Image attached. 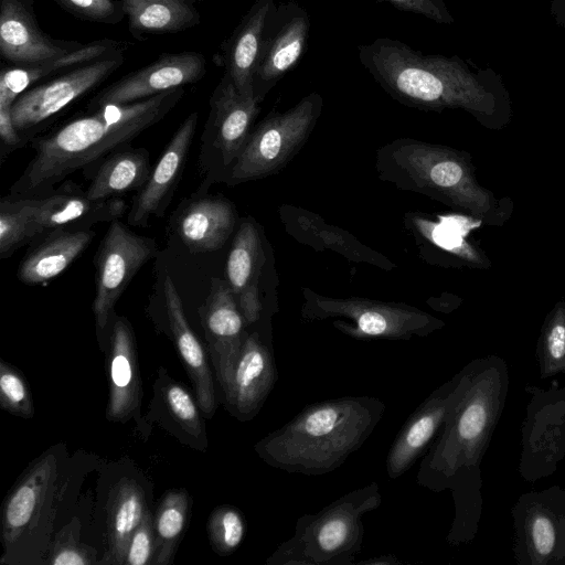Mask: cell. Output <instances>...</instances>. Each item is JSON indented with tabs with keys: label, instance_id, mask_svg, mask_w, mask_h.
Wrapping results in <instances>:
<instances>
[{
	"label": "cell",
	"instance_id": "46",
	"mask_svg": "<svg viewBox=\"0 0 565 565\" xmlns=\"http://www.w3.org/2000/svg\"><path fill=\"white\" fill-rule=\"evenodd\" d=\"M358 564H366V565H394L399 564V561L394 555H381L376 557H372L370 559L361 561Z\"/></svg>",
	"mask_w": 565,
	"mask_h": 565
},
{
	"label": "cell",
	"instance_id": "20",
	"mask_svg": "<svg viewBox=\"0 0 565 565\" xmlns=\"http://www.w3.org/2000/svg\"><path fill=\"white\" fill-rule=\"evenodd\" d=\"M461 379L460 370L435 388L408 416L386 456V471L391 479L402 477L427 451L458 397Z\"/></svg>",
	"mask_w": 565,
	"mask_h": 565
},
{
	"label": "cell",
	"instance_id": "4",
	"mask_svg": "<svg viewBox=\"0 0 565 565\" xmlns=\"http://www.w3.org/2000/svg\"><path fill=\"white\" fill-rule=\"evenodd\" d=\"M374 396H342L307 405L254 450L268 466L289 473L327 475L359 450L384 416Z\"/></svg>",
	"mask_w": 565,
	"mask_h": 565
},
{
	"label": "cell",
	"instance_id": "11",
	"mask_svg": "<svg viewBox=\"0 0 565 565\" xmlns=\"http://www.w3.org/2000/svg\"><path fill=\"white\" fill-rule=\"evenodd\" d=\"M157 254L153 238L138 235L118 218L109 222L94 257L96 292L93 311L99 345L107 334L118 299L139 269Z\"/></svg>",
	"mask_w": 565,
	"mask_h": 565
},
{
	"label": "cell",
	"instance_id": "12",
	"mask_svg": "<svg viewBox=\"0 0 565 565\" xmlns=\"http://www.w3.org/2000/svg\"><path fill=\"white\" fill-rule=\"evenodd\" d=\"M519 472L527 482L552 476L565 457V386L526 384Z\"/></svg>",
	"mask_w": 565,
	"mask_h": 565
},
{
	"label": "cell",
	"instance_id": "3",
	"mask_svg": "<svg viewBox=\"0 0 565 565\" xmlns=\"http://www.w3.org/2000/svg\"><path fill=\"white\" fill-rule=\"evenodd\" d=\"M173 88L126 105H107L68 121L33 141L35 154L11 188L9 196L39 198L79 169L128 147L141 132L159 122L184 96Z\"/></svg>",
	"mask_w": 565,
	"mask_h": 565
},
{
	"label": "cell",
	"instance_id": "31",
	"mask_svg": "<svg viewBox=\"0 0 565 565\" xmlns=\"http://www.w3.org/2000/svg\"><path fill=\"white\" fill-rule=\"evenodd\" d=\"M120 49V43L110 39H102L83 44L79 49L52 60L2 68L0 75V108L12 109V105L22 93L28 90L36 81L53 72L86 64Z\"/></svg>",
	"mask_w": 565,
	"mask_h": 565
},
{
	"label": "cell",
	"instance_id": "32",
	"mask_svg": "<svg viewBox=\"0 0 565 565\" xmlns=\"http://www.w3.org/2000/svg\"><path fill=\"white\" fill-rule=\"evenodd\" d=\"M152 168L147 149L121 148L103 159L85 192L93 200H109L139 191L148 181Z\"/></svg>",
	"mask_w": 565,
	"mask_h": 565
},
{
	"label": "cell",
	"instance_id": "34",
	"mask_svg": "<svg viewBox=\"0 0 565 565\" xmlns=\"http://www.w3.org/2000/svg\"><path fill=\"white\" fill-rule=\"evenodd\" d=\"M190 497L184 489H171L162 497L153 515L154 554L151 565L173 562L190 514Z\"/></svg>",
	"mask_w": 565,
	"mask_h": 565
},
{
	"label": "cell",
	"instance_id": "45",
	"mask_svg": "<svg viewBox=\"0 0 565 565\" xmlns=\"http://www.w3.org/2000/svg\"><path fill=\"white\" fill-rule=\"evenodd\" d=\"M550 14L562 29H565V0H551Z\"/></svg>",
	"mask_w": 565,
	"mask_h": 565
},
{
	"label": "cell",
	"instance_id": "9",
	"mask_svg": "<svg viewBox=\"0 0 565 565\" xmlns=\"http://www.w3.org/2000/svg\"><path fill=\"white\" fill-rule=\"evenodd\" d=\"M322 108V96L312 92L288 110L268 114L253 128L223 180L235 185L278 173L303 147Z\"/></svg>",
	"mask_w": 565,
	"mask_h": 565
},
{
	"label": "cell",
	"instance_id": "33",
	"mask_svg": "<svg viewBox=\"0 0 565 565\" xmlns=\"http://www.w3.org/2000/svg\"><path fill=\"white\" fill-rule=\"evenodd\" d=\"M135 38L174 33L201 22L193 0H119Z\"/></svg>",
	"mask_w": 565,
	"mask_h": 565
},
{
	"label": "cell",
	"instance_id": "17",
	"mask_svg": "<svg viewBox=\"0 0 565 565\" xmlns=\"http://www.w3.org/2000/svg\"><path fill=\"white\" fill-rule=\"evenodd\" d=\"M109 397L106 418L114 423L136 422L142 429V385L135 333L126 317L114 315L105 339Z\"/></svg>",
	"mask_w": 565,
	"mask_h": 565
},
{
	"label": "cell",
	"instance_id": "29",
	"mask_svg": "<svg viewBox=\"0 0 565 565\" xmlns=\"http://www.w3.org/2000/svg\"><path fill=\"white\" fill-rule=\"evenodd\" d=\"M147 509L145 492L136 480L122 478L115 484L106 510L107 550L98 564H125L130 537Z\"/></svg>",
	"mask_w": 565,
	"mask_h": 565
},
{
	"label": "cell",
	"instance_id": "2",
	"mask_svg": "<svg viewBox=\"0 0 565 565\" xmlns=\"http://www.w3.org/2000/svg\"><path fill=\"white\" fill-rule=\"evenodd\" d=\"M358 56L393 99L420 110L463 109L490 121L509 109L502 76L458 55L424 54L404 42L379 38L358 47Z\"/></svg>",
	"mask_w": 565,
	"mask_h": 565
},
{
	"label": "cell",
	"instance_id": "27",
	"mask_svg": "<svg viewBox=\"0 0 565 565\" xmlns=\"http://www.w3.org/2000/svg\"><path fill=\"white\" fill-rule=\"evenodd\" d=\"M163 295L170 334L192 383L199 407L205 418H212L216 409V396L212 371L199 339L185 318L179 292L167 276Z\"/></svg>",
	"mask_w": 565,
	"mask_h": 565
},
{
	"label": "cell",
	"instance_id": "39",
	"mask_svg": "<svg viewBox=\"0 0 565 565\" xmlns=\"http://www.w3.org/2000/svg\"><path fill=\"white\" fill-rule=\"evenodd\" d=\"M97 552L79 540V521L74 519L54 537L49 548L46 564L50 565H93L98 564Z\"/></svg>",
	"mask_w": 565,
	"mask_h": 565
},
{
	"label": "cell",
	"instance_id": "6",
	"mask_svg": "<svg viewBox=\"0 0 565 565\" xmlns=\"http://www.w3.org/2000/svg\"><path fill=\"white\" fill-rule=\"evenodd\" d=\"M382 504L377 482L354 489L317 513L301 515L294 535L280 543L266 565H352L361 552L364 514Z\"/></svg>",
	"mask_w": 565,
	"mask_h": 565
},
{
	"label": "cell",
	"instance_id": "44",
	"mask_svg": "<svg viewBox=\"0 0 565 565\" xmlns=\"http://www.w3.org/2000/svg\"><path fill=\"white\" fill-rule=\"evenodd\" d=\"M0 138L3 147L10 150L18 148L22 141V137L13 125L9 108H0Z\"/></svg>",
	"mask_w": 565,
	"mask_h": 565
},
{
	"label": "cell",
	"instance_id": "41",
	"mask_svg": "<svg viewBox=\"0 0 565 565\" xmlns=\"http://www.w3.org/2000/svg\"><path fill=\"white\" fill-rule=\"evenodd\" d=\"M78 19L104 24H117L126 17L119 0H54Z\"/></svg>",
	"mask_w": 565,
	"mask_h": 565
},
{
	"label": "cell",
	"instance_id": "1",
	"mask_svg": "<svg viewBox=\"0 0 565 565\" xmlns=\"http://www.w3.org/2000/svg\"><path fill=\"white\" fill-rule=\"evenodd\" d=\"M461 373L458 397L416 475L420 487L451 492L455 516L446 535L451 546L470 543L477 535L483 505L480 467L510 384L505 361L494 354L468 362Z\"/></svg>",
	"mask_w": 565,
	"mask_h": 565
},
{
	"label": "cell",
	"instance_id": "42",
	"mask_svg": "<svg viewBox=\"0 0 565 565\" xmlns=\"http://www.w3.org/2000/svg\"><path fill=\"white\" fill-rule=\"evenodd\" d=\"M154 554L153 515L149 509L132 533L126 554L127 565H148Z\"/></svg>",
	"mask_w": 565,
	"mask_h": 565
},
{
	"label": "cell",
	"instance_id": "24",
	"mask_svg": "<svg viewBox=\"0 0 565 565\" xmlns=\"http://www.w3.org/2000/svg\"><path fill=\"white\" fill-rule=\"evenodd\" d=\"M198 401L180 382L172 379L166 369L160 367L153 383V397L143 416L140 435L150 433L158 423L168 434L181 444L199 451L207 448V436Z\"/></svg>",
	"mask_w": 565,
	"mask_h": 565
},
{
	"label": "cell",
	"instance_id": "18",
	"mask_svg": "<svg viewBox=\"0 0 565 565\" xmlns=\"http://www.w3.org/2000/svg\"><path fill=\"white\" fill-rule=\"evenodd\" d=\"M206 60L200 52L164 54L152 64L121 77L100 90L89 103L98 109L107 105H126L160 93L184 87L203 78Z\"/></svg>",
	"mask_w": 565,
	"mask_h": 565
},
{
	"label": "cell",
	"instance_id": "35",
	"mask_svg": "<svg viewBox=\"0 0 565 565\" xmlns=\"http://www.w3.org/2000/svg\"><path fill=\"white\" fill-rule=\"evenodd\" d=\"M405 221L418 242L427 243L466 262H483L477 249L466 241V234L447 216H439V222H434L422 214L409 213Z\"/></svg>",
	"mask_w": 565,
	"mask_h": 565
},
{
	"label": "cell",
	"instance_id": "23",
	"mask_svg": "<svg viewBox=\"0 0 565 565\" xmlns=\"http://www.w3.org/2000/svg\"><path fill=\"white\" fill-rule=\"evenodd\" d=\"M82 45L44 33L38 24L33 0H0V53L11 64L41 63Z\"/></svg>",
	"mask_w": 565,
	"mask_h": 565
},
{
	"label": "cell",
	"instance_id": "36",
	"mask_svg": "<svg viewBox=\"0 0 565 565\" xmlns=\"http://www.w3.org/2000/svg\"><path fill=\"white\" fill-rule=\"evenodd\" d=\"M539 377L565 374V302L559 301L546 317L536 344Z\"/></svg>",
	"mask_w": 565,
	"mask_h": 565
},
{
	"label": "cell",
	"instance_id": "43",
	"mask_svg": "<svg viewBox=\"0 0 565 565\" xmlns=\"http://www.w3.org/2000/svg\"><path fill=\"white\" fill-rule=\"evenodd\" d=\"M397 10L423 15L439 24H452L455 19L444 0H377Z\"/></svg>",
	"mask_w": 565,
	"mask_h": 565
},
{
	"label": "cell",
	"instance_id": "40",
	"mask_svg": "<svg viewBox=\"0 0 565 565\" xmlns=\"http://www.w3.org/2000/svg\"><path fill=\"white\" fill-rule=\"evenodd\" d=\"M0 407L22 418L34 416V405L28 381L23 374L0 360Z\"/></svg>",
	"mask_w": 565,
	"mask_h": 565
},
{
	"label": "cell",
	"instance_id": "30",
	"mask_svg": "<svg viewBox=\"0 0 565 565\" xmlns=\"http://www.w3.org/2000/svg\"><path fill=\"white\" fill-rule=\"evenodd\" d=\"M95 232L90 228L52 232L21 262L20 281L28 285L45 284L63 273L90 244Z\"/></svg>",
	"mask_w": 565,
	"mask_h": 565
},
{
	"label": "cell",
	"instance_id": "37",
	"mask_svg": "<svg viewBox=\"0 0 565 565\" xmlns=\"http://www.w3.org/2000/svg\"><path fill=\"white\" fill-rule=\"evenodd\" d=\"M28 198H3L0 202V258L34 241Z\"/></svg>",
	"mask_w": 565,
	"mask_h": 565
},
{
	"label": "cell",
	"instance_id": "25",
	"mask_svg": "<svg viewBox=\"0 0 565 565\" xmlns=\"http://www.w3.org/2000/svg\"><path fill=\"white\" fill-rule=\"evenodd\" d=\"M266 262L259 228L254 220L244 218L232 242L226 259V282L233 292L247 328L263 313L259 280Z\"/></svg>",
	"mask_w": 565,
	"mask_h": 565
},
{
	"label": "cell",
	"instance_id": "22",
	"mask_svg": "<svg viewBox=\"0 0 565 565\" xmlns=\"http://www.w3.org/2000/svg\"><path fill=\"white\" fill-rule=\"evenodd\" d=\"M196 125L198 114L191 113L179 126L148 181L137 192L127 214L129 225L147 227L152 216H163L181 179Z\"/></svg>",
	"mask_w": 565,
	"mask_h": 565
},
{
	"label": "cell",
	"instance_id": "28",
	"mask_svg": "<svg viewBox=\"0 0 565 565\" xmlns=\"http://www.w3.org/2000/svg\"><path fill=\"white\" fill-rule=\"evenodd\" d=\"M275 6L274 0H256L224 44V74L231 78L239 94L245 97L254 98V74L262 50L265 26Z\"/></svg>",
	"mask_w": 565,
	"mask_h": 565
},
{
	"label": "cell",
	"instance_id": "19",
	"mask_svg": "<svg viewBox=\"0 0 565 565\" xmlns=\"http://www.w3.org/2000/svg\"><path fill=\"white\" fill-rule=\"evenodd\" d=\"M216 381L223 391L237 363L247 323L226 280L214 277L204 303L199 308Z\"/></svg>",
	"mask_w": 565,
	"mask_h": 565
},
{
	"label": "cell",
	"instance_id": "5",
	"mask_svg": "<svg viewBox=\"0 0 565 565\" xmlns=\"http://www.w3.org/2000/svg\"><path fill=\"white\" fill-rule=\"evenodd\" d=\"M382 181L419 193L482 217L490 212V193L481 188L466 157L445 146L398 138L376 151Z\"/></svg>",
	"mask_w": 565,
	"mask_h": 565
},
{
	"label": "cell",
	"instance_id": "38",
	"mask_svg": "<svg viewBox=\"0 0 565 565\" xmlns=\"http://www.w3.org/2000/svg\"><path fill=\"white\" fill-rule=\"evenodd\" d=\"M206 529L212 548L218 555H230L243 542L246 524L237 508L225 504L212 511Z\"/></svg>",
	"mask_w": 565,
	"mask_h": 565
},
{
	"label": "cell",
	"instance_id": "10",
	"mask_svg": "<svg viewBox=\"0 0 565 565\" xmlns=\"http://www.w3.org/2000/svg\"><path fill=\"white\" fill-rule=\"evenodd\" d=\"M511 516L516 564L565 565V487L520 494Z\"/></svg>",
	"mask_w": 565,
	"mask_h": 565
},
{
	"label": "cell",
	"instance_id": "7",
	"mask_svg": "<svg viewBox=\"0 0 565 565\" xmlns=\"http://www.w3.org/2000/svg\"><path fill=\"white\" fill-rule=\"evenodd\" d=\"M65 448L51 447L31 462L8 493L1 515V563H36L49 546L50 523L63 471Z\"/></svg>",
	"mask_w": 565,
	"mask_h": 565
},
{
	"label": "cell",
	"instance_id": "16",
	"mask_svg": "<svg viewBox=\"0 0 565 565\" xmlns=\"http://www.w3.org/2000/svg\"><path fill=\"white\" fill-rule=\"evenodd\" d=\"M277 376L269 332L248 329L233 375L222 391L226 411L239 422L253 419L271 393Z\"/></svg>",
	"mask_w": 565,
	"mask_h": 565
},
{
	"label": "cell",
	"instance_id": "15",
	"mask_svg": "<svg viewBox=\"0 0 565 565\" xmlns=\"http://www.w3.org/2000/svg\"><path fill=\"white\" fill-rule=\"evenodd\" d=\"M309 30V15L299 3L289 1L274 7L253 79L254 98L258 104L298 64L307 49Z\"/></svg>",
	"mask_w": 565,
	"mask_h": 565
},
{
	"label": "cell",
	"instance_id": "21",
	"mask_svg": "<svg viewBox=\"0 0 565 565\" xmlns=\"http://www.w3.org/2000/svg\"><path fill=\"white\" fill-rule=\"evenodd\" d=\"M34 238L60 230L89 228L100 222L117 220L127 211L124 200H93L74 183L39 198H28Z\"/></svg>",
	"mask_w": 565,
	"mask_h": 565
},
{
	"label": "cell",
	"instance_id": "26",
	"mask_svg": "<svg viewBox=\"0 0 565 565\" xmlns=\"http://www.w3.org/2000/svg\"><path fill=\"white\" fill-rule=\"evenodd\" d=\"M232 202L218 195H202L183 201L175 212V231L192 254L222 248L236 225Z\"/></svg>",
	"mask_w": 565,
	"mask_h": 565
},
{
	"label": "cell",
	"instance_id": "14",
	"mask_svg": "<svg viewBox=\"0 0 565 565\" xmlns=\"http://www.w3.org/2000/svg\"><path fill=\"white\" fill-rule=\"evenodd\" d=\"M125 61L122 49L95 61L70 68L57 78L22 93L12 105V121L22 137L52 118L67 105L85 95L107 77Z\"/></svg>",
	"mask_w": 565,
	"mask_h": 565
},
{
	"label": "cell",
	"instance_id": "8",
	"mask_svg": "<svg viewBox=\"0 0 565 565\" xmlns=\"http://www.w3.org/2000/svg\"><path fill=\"white\" fill-rule=\"evenodd\" d=\"M306 321L337 318L333 327L356 340H409L427 337L445 322L414 306L361 297L334 298L302 289Z\"/></svg>",
	"mask_w": 565,
	"mask_h": 565
},
{
	"label": "cell",
	"instance_id": "13",
	"mask_svg": "<svg viewBox=\"0 0 565 565\" xmlns=\"http://www.w3.org/2000/svg\"><path fill=\"white\" fill-rule=\"evenodd\" d=\"M209 106L201 137L200 162L209 175L223 172L225 177L254 128L259 104L239 94L224 74L211 95Z\"/></svg>",
	"mask_w": 565,
	"mask_h": 565
}]
</instances>
